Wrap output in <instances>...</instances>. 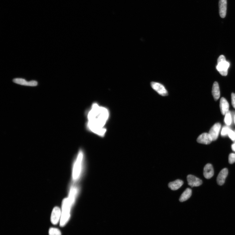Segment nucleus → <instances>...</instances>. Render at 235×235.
<instances>
[{"instance_id":"obj_23","label":"nucleus","mask_w":235,"mask_h":235,"mask_svg":"<svg viewBox=\"0 0 235 235\" xmlns=\"http://www.w3.org/2000/svg\"><path fill=\"white\" fill-rule=\"evenodd\" d=\"M231 97L232 105L233 107L235 109V94L234 93H232Z\"/></svg>"},{"instance_id":"obj_4","label":"nucleus","mask_w":235,"mask_h":235,"mask_svg":"<svg viewBox=\"0 0 235 235\" xmlns=\"http://www.w3.org/2000/svg\"><path fill=\"white\" fill-rule=\"evenodd\" d=\"M229 66L230 64L226 60L225 56L223 55L220 56L218 60L216 68L220 74L223 76H226Z\"/></svg>"},{"instance_id":"obj_20","label":"nucleus","mask_w":235,"mask_h":235,"mask_svg":"<svg viewBox=\"0 0 235 235\" xmlns=\"http://www.w3.org/2000/svg\"><path fill=\"white\" fill-rule=\"evenodd\" d=\"M230 130V128L227 126L224 127L221 132V135L225 136L228 135Z\"/></svg>"},{"instance_id":"obj_15","label":"nucleus","mask_w":235,"mask_h":235,"mask_svg":"<svg viewBox=\"0 0 235 235\" xmlns=\"http://www.w3.org/2000/svg\"><path fill=\"white\" fill-rule=\"evenodd\" d=\"M183 184V181L178 179L170 182L168 184V187L172 190H176L180 188Z\"/></svg>"},{"instance_id":"obj_8","label":"nucleus","mask_w":235,"mask_h":235,"mask_svg":"<svg viewBox=\"0 0 235 235\" xmlns=\"http://www.w3.org/2000/svg\"><path fill=\"white\" fill-rule=\"evenodd\" d=\"M188 185L192 187H197L202 183V180L198 177L192 175H189L187 177Z\"/></svg>"},{"instance_id":"obj_14","label":"nucleus","mask_w":235,"mask_h":235,"mask_svg":"<svg viewBox=\"0 0 235 235\" xmlns=\"http://www.w3.org/2000/svg\"><path fill=\"white\" fill-rule=\"evenodd\" d=\"M220 107L221 113L223 115H225L229 111V104L227 100L224 97H222L220 99Z\"/></svg>"},{"instance_id":"obj_13","label":"nucleus","mask_w":235,"mask_h":235,"mask_svg":"<svg viewBox=\"0 0 235 235\" xmlns=\"http://www.w3.org/2000/svg\"><path fill=\"white\" fill-rule=\"evenodd\" d=\"M214 170L213 168L210 164H208L204 168L203 175L205 178L209 179L213 176Z\"/></svg>"},{"instance_id":"obj_24","label":"nucleus","mask_w":235,"mask_h":235,"mask_svg":"<svg viewBox=\"0 0 235 235\" xmlns=\"http://www.w3.org/2000/svg\"><path fill=\"white\" fill-rule=\"evenodd\" d=\"M232 148L233 151L235 152V143L232 145Z\"/></svg>"},{"instance_id":"obj_6","label":"nucleus","mask_w":235,"mask_h":235,"mask_svg":"<svg viewBox=\"0 0 235 235\" xmlns=\"http://www.w3.org/2000/svg\"><path fill=\"white\" fill-rule=\"evenodd\" d=\"M61 212L60 208L58 207H55L53 209L51 216V221L54 225H56L58 223L60 219Z\"/></svg>"},{"instance_id":"obj_2","label":"nucleus","mask_w":235,"mask_h":235,"mask_svg":"<svg viewBox=\"0 0 235 235\" xmlns=\"http://www.w3.org/2000/svg\"><path fill=\"white\" fill-rule=\"evenodd\" d=\"M84 154L81 149L79 150L73 166L72 178L74 181H78L81 177L84 171Z\"/></svg>"},{"instance_id":"obj_18","label":"nucleus","mask_w":235,"mask_h":235,"mask_svg":"<svg viewBox=\"0 0 235 235\" xmlns=\"http://www.w3.org/2000/svg\"><path fill=\"white\" fill-rule=\"evenodd\" d=\"M232 119L231 113L229 111L225 115L224 121L227 126H230L232 123Z\"/></svg>"},{"instance_id":"obj_21","label":"nucleus","mask_w":235,"mask_h":235,"mask_svg":"<svg viewBox=\"0 0 235 235\" xmlns=\"http://www.w3.org/2000/svg\"><path fill=\"white\" fill-rule=\"evenodd\" d=\"M229 162L230 164H233L235 162V154L232 153L229 154Z\"/></svg>"},{"instance_id":"obj_7","label":"nucleus","mask_w":235,"mask_h":235,"mask_svg":"<svg viewBox=\"0 0 235 235\" xmlns=\"http://www.w3.org/2000/svg\"><path fill=\"white\" fill-rule=\"evenodd\" d=\"M221 127L220 124L216 123L211 128L209 134L211 137L213 141H215L218 139Z\"/></svg>"},{"instance_id":"obj_26","label":"nucleus","mask_w":235,"mask_h":235,"mask_svg":"<svg viewBox=\"0 0 235 235\" xmlns=\"http://www.w3.org/2000/svg\"></svg>"},{"instance_id":"obj_9","label":"nucleus","mask_w":235,"mask_h":235,"mask_svg":"<svg viewBox=\"0 0 235 235\" xmlns=\"http://www.w3.org/2000/svg\"><path fill=\"white\" fill-rule=\"evenodd\" d=\"M197 140L199 143L206 145L210 144L213 141L211 137L207 133H203L199 135Z\"/></svg>"},{"instance_id":"obj_3","label":"nucleus","mask_w":235,"mask_h":235,"mask_svg":"<svg viewBox=\"0 0 235 235\" xmlns=\"http://www.w3.org/2000/svg\"><path fill=\"white\" fill-rule=\"evenodd\" d=\"M76 198L69 196L68 198L65 199L63 203L62 213L60 220V226H64L67 223L70 216L71 208L76 200Z\"/></svg>"},{"instance_id":"obj_17","label":"nucleus","mask_w":235,"mask_h":235,"mask_svg":"<svg viewBox=\"0 0 235 235\" xmlns=\"http://www.w3.org/2000/svg\"><path fill=\"white\" fill-rule=\"evenodd\" d=\"M192 191L191 189L188 188L186 189L183 193L179 199V201L181 202L187 201L191 196Z\"/></svg>"},{"instance_id":"obj_5","label":"nucleus","mask_w":235,"mask_h":235,"mask_svg":"<svg viewBox=\"0 0 235 235\" xmlns=\"http://www.w3.org/2000/svg\"><path fill=\"white\" fill-rule=\"evenodd\" d=\"M150 85L153 89L158 94L163 96L168 95V93L166 88L163 84L157 82H152Z\"/></svg>"},{"instance_id":"obj_22","label":"nucleus","mask_w":235,"mask_h":235,"mask_svg":"<svg viewBox=\"0 0 235 235\" xmlns=\"http://www.w3.org/2000/svg\"><path fill=\"white\" fill-rule=\"evenodd\" d=\"M228 135L230 139L233 141L235 140V133L231 130H230Z\"/></svg>"},{"instance_id":"obj_10","label":"nucleus","mask_w":235,"mask_h":235,"mask_svg":"<svg viewBox=\"0 0 235 235\" xmlns=\"http://www.w3.org/2000/svg\"><path fill=\"white\" fill-rule=\"evenodd\" d=\"M13 82L22 85L36 86L38 85V82L36 81H31L29 82L26 81V80L22 78H16L13 80Z\"/></svg>"},{"instance_id":"obj_25","label":"nucleus","mask_w":235,"mask_h":235,"mask_svg":"<svg viewBox=\"0 0 235 235\" xmlns=\"http://www.w3.org/2000/svg\"><path fill=\"white\" fill-rule=\"evenodd\" d=\"M234 122H235V116L234 117Z\"/></svg>"},{"instance_id":"obj_16","label":"nucleus","mask_w":235,"mask_h":235,"mask_svg":"<svg viewBox=\"0 0 235 235\" xmlns=\"http://www.w3.org/2000/svg\"><path fill=\"white\" fill-rule=\"evenodd\" d=\"M212 94L214 99L218 100L220 96V92L218 83L215 82L213 85Z\"/></svg>"},{"instance_id":"obj_1","label":"nucleus","mask_w":235,"mask_h":235,"mask_svg":"<svg viewBox=\"0 0 235 235\" xmlns=\"http://www.w3.org/2000/svg\"><path fill=\"white\" fill-rule=\"evenodd\" d=\"M109 116V111L107 108L94 103L87 114V128L97 135L104 136L106 131L105 126Z\"/></svg>"},{"instance_id":"obj_19","label":"nucleus","mask_w":235,"mask_h":235,"mask_svg":"<svg viewBox=\"0 0 235 235\" xmlns=\"http://www.w3.org/2000/svg\"><path fill=\"white\" fill-rule=\"evenodd\" d=\"M49 235H61V233L58 229L51 228L49 231Z\"/></svg>"},{"instance_id":"obj_12","label":"nucleus","mask_w":235,"mask_h":235,"mask_svg":"<svg viewBox=\"0 0 235 235\" xmlns=\"http://www.w3.org/2000/svg\"><path fill=\"white\" fill-rule=\"evenodd\" d=\"M219 7L220 16L222 18H224L226 15L227 0H219Z\"/></svg>"},{"instance_id":"obj_11","label":"nucleus","mask_w":235,"mask_h":235,"mask_svg":"<svg viewBox=\"0 0 235 235\" xmlns=\"http://www.w3.org/2000/svg\"><path fill=\"white\" fill-rule=\"evenodd\" d=\"M228 174V170L226 168H224L220 171L217 178V183L219 185H222L224 184Z\"/></svg>"}]
</instances>
